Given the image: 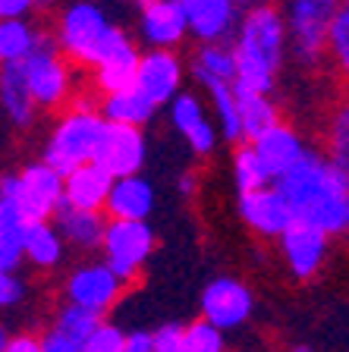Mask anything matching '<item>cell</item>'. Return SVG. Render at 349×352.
I'll use <instances>...</instances> for the list:
<instances>
[{
    "label": "cell",
    "mask_w": 349,
    "mask_h": 352,
    "mask_svg": "<svg viewBox=\"0 0 349 352\" xmlns=\"http://www.w3.org/2000/svg\"><path fill=\"white\" fill-rule=\"evenodd\" d=\"M293 220L312 223L324 236H340L349 227V170H340L324 154L308 148L286 173L274 179Z\"/></svg>",
    "instance_id": "cell-1"
},
{
    "label": "cell",
    "mask_w": 349,
    "mask_h": 352,
    "mask_svg": "<svg viewBox=\"0 0 349 352\" xmlns=\"http://www.w3.org/2000/svg\"><path fill=\"white\" fill-rule=\"evenodd\" d=\"M236 91H252V95H271L277 82V69L286 54V25L284 13L271 3H258L246 16H240L236 25Z\"/></svg>",
    "instance_id": "cell-2"
},
{
    "label": "cell",
    "mask_w": 349,
    "mask_h": 352,
    "mask_svg": "<svg viewBox=\"0 0 349 352\" xmlns=\"http://www.w3.org/2000/svg\"><path fill=\"white\" fill-rule=\"evenodd\" d=\"M63 205V176L44 161H32L19 173L0 176V208L19 223H35Z\"/></svg>",
    "instance_id": "cell-3"
},
{
    "label": "cell",
    "mask_w": 349,
    "mask_h": 352,
    "mask_svg": "<svg viewBox=\"0 0 349 352\" xmlns=\"http://www.w3.org/2000/svg\"><path fill=\"white\" fill-rule=\"evenodd\" d=\"M120 35H123V29H116L101 3H95V0H73L60 13L57 41L54 44H57V51L66 60L82 66H95Z\"/></svg>",
    "instance_id": "cell-4"
},
{
    "label": "cell",
    "mask_w": 349,
    "mask_h": 352,
    "mask_svg": "<svg viewBox=\"0 0 349 352\" xmlns=\"http://www.w3.org/2000/svg\"><path fill=\"white\" fill-rule=\"evenodd\" d=\"M101 132H104V117L82 98L73 110H66L63 117L54 123L51 135L44 142L41 161L57 170L60 176H66L70 170L95 161Z\"/></svg>",
    "instance_id": "cell-5"
},
{
    "label": "cell",
    "mask_w": 349,
    "mask_h": 352,
    "mask_svg": "<svg viewBox=\"0 0 349 352\" xmlns=\"http://www.w3.org/2000/svg\"><path fill=\"white\" fill-rule=\"evenodd\" d=\"M19 66H22V76H25V85H29V95L35 101V107L54 110L73 91L70 63H66V57L57 51V44L47 35L38 38V44L19 60Z\"/></svg>",
    "instance_id": "cell-6"
},
{
    "label": "cell",
    "mask_w": 349,
    "mask_h": 352,
    "mask_svg": "<svg viewBox=\"0 0 349 352\" xmlns=\"http://www.w3.org/2000/svg\"><path fill=\"white\" fill-rule=\"evenodd\" d=\"M154 242H158V236H154L148 220H110V223H104V236H101L104 264L123 283H129L148 264Z\"/></svg>",
    "instance_id": "cell-7"
},
{
    "label": "cell",
    "mask_w": 349,
    "mask_h": 352,
    "mask_svg": "<svg viewBox=\"0 0 349 352\" xmlns=\"http://www.w3.org/2000/svg\"><path fill=\"white\" fill-rule=\"evenodd\" d=\"M340 0H290L284 16L286 25V44L302 63H318L324 54V35H328V22Z\"/></svg>",
    "instance_id": "cell-8"
},
{
    "label": "cell",
    "mask_w": 349,
    "mask_h": 352,
    "mask_svg": "<svg viewBox=\"0 0 349 352\" xmlns=\"http://www.w3.org/2000/svg\"><path fill=\"white\" fill-rule=\"evenodd\" d=\"M255 296L242 280L236 277H214L202 289V321L218 327L220 333L236 330L252 318Z\"/></svg>",
    "instance_id": "cell-9"
},
{
    "label": "cell",
    "mask_w": 349,
    "mask_h": 352,
    "mask_svg": "<svg viewBox=\"0 0 349 352\" xmlns=\"http://www.w3.org/2000/svg\"><path fill=\"white\" fill-rule=\"evenodd\" d=\"M148 157V145L142 129L136 126H116V123H104L101 142H98L95 161L110 179H120V176H136L142 170Z\"/></svg>",
    "instance_id": "cell-10"
},
{
    "label": "cell",
    "mask_w": 349,
    "mask_h": 352,
    "mask_svg": "<svg viewBox=\"0 0 349 352\" xmlns=\"http://www.w3.org/2000/svg\"><path fill=\"white\" fill-rule=\"evenodd\" d=\"M123 286L126 283L104 261L79 264L66 280V299H70V305L88 308V311L104 318L116 305V299L123 296Z\"/></svg>",
    "instance_id": "cell-11"
},
{
    "label": "cell",
    "mask_w": 349,
    "mask_h": 352,
    "mask_svg": "<svg viewBox=\"0 0 349 352\" xmlns=\"http://www.w3.org/2000/svg\"><path fill=\"white\" fill-rule=\"evenodd\" d=\"M280 239V252H284L286 267L293 271V277L299 280H312L321 274V267L328 264V252H330V236H324L318 227L293 220Z\"/></svg>",
    "instance_id": "cell-12"
},
{
    "label": "cell",
    "mask_w": 349,
    "mask_h": 352,
    "mask_svg": "<svg viewBox=\"0 0 349 352\" xmlns=\"http://www.w3.org/2000/svg\"><path fill=\"white\" fill-rule=\"evenodd\" d=\"M132 88H138L154 107L170 104L182 91V60L173 51H148L138 54L136 79Z\"/></svg>",
    "instance_id": "cell-13"
},
{
    "label": "cell",
    "mask_w": 349,
    "mask_h": 352,
    "mask_svg": "<svg viewBox=\"0 0 349 352\" xmlns=\"http://www.w3.org/2000/svg\"><path fill=\"white\" fill-rule=\"evenodd\" d=\"M186 32L202 44H224L240 25V7L233 0H180Z\"/></svg>",
    "instance_id": "cell-14"
},
{
    "label": "cell",
    "mask_w": 349,
    "mask_h": 352,
    "mask_svg": "<svg viewBox=\"0 0 349 352\" xmlns=\"http://www.w3.org/2000/svg\"><path fill=\"white\" fill-rule=\"evenodd\" d=\"M170 123L180 132L182 139L189 142V148L198 157H208V154L218 148V126L208 117L204 104L198 101V95L192 91H180V95L170 101Z\"/></svg>",
    "instance_id": "cell-15"
},
{
    "label": "cell",
    "mask_w": 349,
    "mask_h": 352,
    "mask_svg": "<svg viewBox=\"0 0 349 352\" xmlns=\"http://www.w3.org/2000/svg\"><path fill=\"white\" fill-rule=\"evenodd\" d=\"M138 35L151 51H173L189 35L180 0H148L138 16Z\"/></svg>",
    "instance_id": "cell-16"
},
{
    "label": "cell",
    "mask_w": 349,
    "mask_h": 352,
    "mask_svg": "<svg viewBox=\"0 0 349 352\" xmlns=\"http://www.w3.org/2000/svg\"><path fill=\"white\" fill-rule=\"evenodd\" d=\"M240 217L246 220V227L258 236H268L277 239L286 227L293 223V214L286 208V201L280 198V192L274 186H264V189L255 192H242L240 195Z\"/></svg>",
    "instance_id": "cell-17"
},
{
    "label": "cell",
    "mask_w": 349,
    "mask_h": 352,
    "mask_svg": "<svg viewBox=\"0 0 349 352\" xmlns=\"http://www.w3.org/2000/svg\"><path fill=\"white\" fill-rule=\"evenodd\" d=\"M252 151H255V157L264 164L271 183H274L277 176L286 173V170L308 151V145L302 142V135H299L293 126H286V123L277 120V123L268 126L258 139H252Z\"/></svg>",
    "instance_id": "cell-18"
},
{
    "label": "cell",
    "mask_w": 349,
    "mask_h": 352,
    "mask_svg": "<svg viewBox=\"0 0 349 352\" xmlns=\"http://www.w3.org/2000/svg\"><path fill=\"white\" fill-rule=\"evenodd\" d=\"M104 208H107L110 220H148L154 211V186L138 173L120 176L110 183Z\"/></svg>",
    "instance_id": "cell-19"
},
{
    "label": "cell",
    "mask_w": 349,
    "mask_h": 352,
    "mask_svg": "<svg viewBox=\"0 0 349 352\" xmlns=\"http://www.w3.org/2000/svg\"><path fill=\"white\" fill-rule=\"evenodd\" d=\"M136 66H138V51L132 47L129 35H120L114 44H110L104 57L98 60L92 69H95V85L101 95H114V91H123V88H132V79H136Z\"/></svg>",
    "instance_id": "cell-20"
},
{
    "label": "cell",
    "mask_w": 349,
    "mask_h": 352,
    "mask_svg": "<svg viewBox=\"0 0 349 352\" xmlns=\"http://www.w3.org/2000/svg\"><path fill=\"white\" fill-rule=\"evenodd\" d=\"M110 179L98 164H82L63 176V205L79 211H101L110 192Z\"/></svg>",
    "instance_id": "cell-21"
},
{
    "label": "cell",
    "mask_w": 349,
    "mask_h": 352,
    "mask_svg": "<svg viewBox=\"0 0 349 352\" xmlns=\"http://www.w3.org/2000/svg\"><path fill=\"white\" fill-rule=\"evenodd\" d=\"M0 110L7 113V120L19 129L35 123L38 107L29 95V85H25V76H22L19 63H3L0 66Z\"/></svg>",
    "instance_id": "cell-22"
},
{
    "label": "cell",
    "mask_w": 349,
    "mask_h": 352,
    "mask_svg": "<svg viewBox=\"0 0 349 352\" xmlns=\"http://www.w3.org/2000/svg\"><path fill=\"white\" fill-rule=\"evenodd\" d=\"M66 242L57 233V227H51L47 220H35V223H22V258L32 261L41 271H51L63 261Z\"/></svg>",
    "instance_id": "cell-23"
},
{
    "label": "cell",
    "mask_w": 349,
    "mask_h": 352,
    "mask_svg": "<svg viewBox=\"0 0 349 352\" xmlns=\"http://www.w3.org/2000/svg\"><path fill=\"white\" fill-rule=\"evenodd\" d=\"M101 211H79V208H57V233L63 236V242H70L79 252L101 249V236H104Z\"/></svg>",
    "instance_id": "cell-24"
},
{
    "label": "cell",
    "mask_w": 349,
    "mask_h": 352,
    "mask_svg": "<svg viewBox=\"0 0 349 352\" xmlns=\"http://www.w3.org/2000/svg\"><path fill=\"white\" fill-rule=\"evenodd\" d=\"M154 110L158 107H154L138 88H123V91H114V95H104L98 113L104 117V123L136 126V129H142L145 123H151Z\"/></svg>",
    "instance_id": "cell-25"
},
{
    "label": "cell",
    "mask_w": 349,
    "mask_h": 352,
    "mask_svg": "<svg viewBox=\"0 0 349 352\" xmlns=\"http://www.w3.org/2000/svg\"><path fill=\"white\" fill-rule=\"evenodd\" d=\"M236 91V88H233ZM236 113H240V132L242 139H258L268 126L280 120L277 104L268 95H252V91H236Z\"/></svg>",
    "instance_id": "cell-26"
},
{
    "label": "cell",
    "mask_w": 349,
    "mask_h": 352,
    "mask_svg": "<svg viewBox=\"0 0 349 352\" xmlns=\"http://www.w3.org/2000/svg\"><path fill=\"white\" fill-rule=\"evenodd\" d=\"M195 79L202 82H226L233 85L236 79V54L233 44H202V51L195 54Z\"/></svg>",
    "instance_id": "cell-27"
},
{
    "label": "cell",
    "mask_w": 349,
    "mask_h": 352,
    "mask_svg": "<svg viewBox=\"0 0 349 352\" xmlns=\"http://www.w3.org/2000/svg\"><path fill=\"white\" fill-rule=\"evenodd\" d=\"M41 38V32L25 19H0V66L19 63Z\"/></svg>",
    "instance_id": "cell-28"
},
{
    "label": "cell",
    "mask_w": 349,
    "mask_h": 352,
    "mask_svg": "<svg viewBox=\"0 0 349 352\" xmlns=\"http://www.w3.org/2000/svg\"><path fill=\"white\" fill-rule=\"evenodd\" d=\"M204 91L211 98L214 117H218V135H224L226 142H242L240 132V113H236V91L226 82H204Z\"/></svg>",
    "instance_id": "cell-29"
},
{
    "label": "cell",
    "mask_w": 349,
    "mask_h": 352,
    "mask_svg": "<svg viewBox=\"0 0 349 352\" xmlns=\"http://www.w3.org/2000/svg\"><path fill=\"white\" fill-rule=\"evenodd\" d=\"M233 183H236V189L242 192H255V189H264V186H271V176L268 170H264V164L255 157L252 145L240 148V151L233 154Z\"/></svg>",
    "instance_id": "cell-30"
},
{
    "label": "cell",
    "mask_w": 349,
    "mask_h": 352,
    "mask_svg": "<svg viewBox=\"0 0 349 352\" xmlns=\"http://www.w3.org/2000/svg\"><path fill=\"white\" fill-rule=\"evenodd\" d=\"M101 321H104V318L95 315V311H88V308H79V305H70V302H66V305L57 311L54 330H57V333H63L66 340H73V343H82V340H85Z\"/></svg>",
    "instance_id": "cell-31"
},
{
    "label": "cell",
    "mask_w": 349,
    "mask_h": 352,
    "mask_svg": "<svg viewBox=\"0 0 349 352\" xmlns=\"http://www.w3.org/2000/svg\"><path fill=\"white\" fill-rule=\"evenodd\" d=\"M180 352H226V340L218 327L208 321H192L182 327V346Z\"/></svg>",
    "instance_id": "cell-32"
},
{
    "label": "cell",
    "mask_w": 349,
    "mask_h": 352,
    "mask_svg": "<svg viewBox=\"0 0 349 352\" xmlns=\"http://www.w3.org/2000/svg\"><path fill=\"white\" fill-rule=\"evenodd\" d=\"M324 51H330L337 57V63L346 69L349 63V10L337 7L334 16L328 22V35H324Z\"/></svg>",
    "instance_id": "cell-33"
},
{
    "label": "cell",
    "mask_w": 349,
    "mask_h": 352,
    "mask_svg": "<svg viewBox=\"0 0 349 352\" xmlns=\"http://www.w3.org/2000/svg\"><path fill=\"white\" fill-rule=\"evenodd\" d=\"M22 261V223H7L0 230V274H16Z\"/></svg>",
    "instance_id": "cell-34"
},
{
    "label": "cell",
    "mask_w": 349,
    "mask_h": 352,
    "mask_svg": "<svg viewBox=\"0 0 349 352\" xmlns=\"http://www.w3.org/2000/svg\"><path fill=\"white\" fill-rule=\"evenodd\" d=\"M123 337H126V333L116 327V324L101 321L79 343V352H123Z\"/></svg>",
    "instance_id": "cell-35"
},
{
    "label": "cell",
    "mask_w": 349,
    "mask_h": 352,
    "mask_svg": "<svg viewBox=\"0 0 349 352\" xmlns=\"http://www.w3.org/2000/svg\"><path fill=\"white\" fill-rule=\"evenodd\" d=\"M340 170H349V113L346 107L337 113L334 129H330V157Z\"/></svg>",
    "instance_id": "cell-36"
},
{
    "label": "cell",
    "mask_w": 349,
    "mask_h": 352,
    "mask_svg": "<svg viewBox=\"0 0 349 352\" xmlns=\"http://www.w3.org/2000/svg\"><path fill=\"white\" fill-rule=\"evenodd\" d=\"M182 346V324L167 321L158 330H151V352H180Z\"/></svg>",
    "instance_id": "cell-37"
},
{
    "label": "cell",
    "mask_w": 349,
    "mask_h": 352,
    "mask_svg": "<svg viewBox=\"0 0 349 352\" xmlns=\"http://www.w3.org/2000/svg\"><path fill=\"white\" fill-rule=\"evenodd\" d=\"M25 299V283L16 274H0V308H13Z\"/></svg>",
    "instance_id": "cell-38"
},
{
    "label": "cell",
    "mask_w": 349,
    "mask_h": 352,
    "mask_svg": "<svg viewBox=\"0 0 349 352\" xmlns=\"http://www.w3.org/2000/svg\"><path fill=\"white\" fill-rule=\"evenodd\" d=\"M38 0H0V19H25Z\"/></svg>",
    "instance_id": "cell-39"
},
{
    "label": "cell",
    "mask_w": 349,
    "mask_h": 352,
    "mask_svg": "<svg viewBox=\"0 0 349 352\" xmlns=\"http://www.w3.org/2000/svg\"><path fill=\"white\" fill-rule=\"evenodd\" d=\"M41 352H79V343H73V340H66L63 333L51 330L47 337H41Z\"/></svg>",
    "instance_id": "cell-40"
},
{
    "label": "cell",
    "mask_w": 349,
    "mask_h": 352,
    "mask_svg": "<svg viewBox=\"0 0 349 352\" xmlns=\"http://www.w3.org/2000/svg\"><path fill=\"white\" fill-rule=\"evenodd\" d=\"M123 352H151V330H129L123 337Z\"/></svg>",
    "instance_id": "cell-41"
},
{
    "label": "cell",
    "mask_w": 349,
    "mask_h": 352,
    "mask_svg": "<svg viewBox=\"0 0 349 352\" xmlns=\"http://www.w3.org/2000/svg\"><path fill=\"white\" fill-rule=\"evenodd\" d=\"M3 352H41V337L35 333H16L7 340V349Z\"/></svg>",
    "instance_id": "cell-42"
},
{
    "label": "cell",
    "mask_w": 349,
    "mask_h": 352,
    "mask_svg": "<svg viewBox=\"0 0 349 352\" xmlns=\"http://www.w3.org/2000/svg\"><path fill=\"white\" fill-rule=\"evenodd\" d=\"M195 183H198L195 173H182V176H180V183H176V186H180L182 195H192V192H195Z\"/></svg>",
    "instance_id": "cell-43"
},
{
    "label": "cell",
    "mask_w": 349,
    "mask_h": 352,
    "mask_svg": "<svg viewBox=\"0 0 349 352\" xmlns=\"http://www.w3.org/2000/svg\"><path fill=\"white\" fill-rule=\"evenodd\" d=\"M7 223H19V220H13V217H10L7 211H3V208H0V230L7 227Z\"/></svg>",
    "instance_id": "cell-44"
},
{
    "label": "cell",
    "mask_w": 349,
    "mask_h": 352,
    "mask_svg": "<svg viewBox=\"0 0 349 352\" xmlns=\"http://www.w3.org/2000/svg\"><path fill=\"white\" fill-rule=\"evenodd\" d=\"M7 340H10V333H7V327H3V324H0V352L7 349Z\"/></svg>",
    "instance_id": "cell-45"
},
{
    "label": "cell",
    "mask_w": 349,
    "mask_h": 352,
    "mask_svg": "<svg viewBox=\"0 0 349 352\" xmlns=\"http://www.w3.org/2000/svg\"><path fill=\"white\" fill-rule=\"evenodd\" d=\"M290 352H315V349H312V346H293Z\"/></svg>",
    "instance_id": "cell-46"
},
{
    "label": "cell",
    "mask_w": 349,
    "mask_h": 352,
    "mask_svg": "<svg viewBox=\"0 0 349 352\" xmlns=\"http://www.w3.org/2000/svg\"><path fill=\"white\" fill-rule=\"evenodd\" d=\"M233 3H236V7H246V3H255V0H233Z\"/></svg>",
    "instance_id": "cell-47"
},
{
    "label": "cell",
    "mask_w": 349,
    "mask_h": 352,
    "mask_svg": "<svg viewBox=\"0 0 349 352\" xmlns=\"http://www.w3.org/2000/svg\"><path fill=\"white\" fill-rule=\"evenodd\" d=\"M145 3H148V0H145Z\"/></svg>",
    "instance_id": "cell-48"
}]
</instances>
